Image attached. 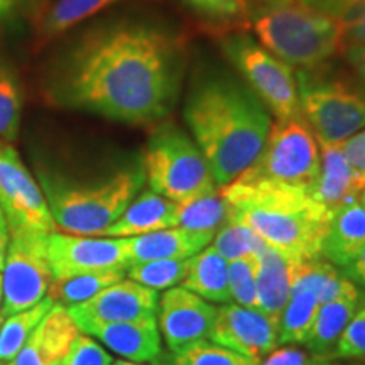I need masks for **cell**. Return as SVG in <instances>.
Wrapping results in <instances>:
<instances>
[{
    "label": "cell",
    "instance_id": "cell-1",
    "mask_svg": "<svg viewBox=\"0 0 365 365\" xmlns=\"http://www.w3.org/2000/svg\"><path fill=\"white\" fill-rule=\"evenodd\" d=\"M182 73L180 36L143 22H115L70 46L53 68L48 97L122 124H150L175 108Z\"/></svg>",
    "mask_w": 365,
    "mask_h": 365
},
{
    "label": "cell",
    "instance_id": "cell-2",
    "mask_svg": "<svg viewBox=\"0 0 365 365\" xmlns=\"http://www.w3.org/2000/svg\"><path fill=\"white\" fill-rule=\"evenodd\" d=\"M182 117L218 188L237 180L257 159L274 122L247 85L212 71L191 83Z\"/></svg>",
    "mask_w": 365,
    "mask_h": 365
},
{
    "label": "cell",
    "instance_id": "cell-3",
    "mask_svg": "<svg viewBox=\"0 0 365 365\" xmlns=\"http://www.w3.org/2000/svg\"><path fill=\"white\" fill-rule=\"evenodd\" d=\"M220 193L230 223L249 227L269 247L296 261L322 257L333 212L309 191L228 182Z\"/></svg>",
    "mask_w": 365,
    "mask_h": 365
},
{
    "label": "cell",
    "instance_id": "cell-4",
    "mask_svg": "<svg viewBox=\"0 0 365 365\" xmlns=\"http://www.w3.org/2000/svg\"><path fill=\"white\" fill-rule=\"evenodd\" d=\"M144 182L143 163L95 181H75L54 173H39V186L56 228L73 235H102L140 193Z\"/></svg>",
    "mask_w": 365,
    "mask_h": 365
},
{
    "label": "cell",
    "instance_id": "cell-5",
    "mask_svg": "<svg viewBox=\"0 0 365 365\" xmlns=\"http://www.w3.org/2000/svg\"><path fill=\"white\" fill-rule=\"evenodd\" d=\"M255 39L293 68H317L344 49L339 19L301 6H262L252 14Z\"/></svg>",
    "mask_w": 365,
    "mask_h": 365
},
{
    "label": "cell",
    "instance_id": "cell-6",
    "mask_svg": "<svg viewBox=\"0 0 365 365\" xmlns=\"http://www.w3.org/2000/svg\"><path fill=\"white\" fill-rule=\"evenodd\" d=\"M322 154L317 135L303 115L276 118L257 159L232 182L242 186L304 190L312 193Z\"/></svg>",
    "mask_w": 365,
    "mask_h": 365
},
{
    "label": "cell",
    "instance_id": "cell-7",
    "mask_svg": "<svg viewBox=\"0 0 365 365\" xmlns=\"http://www.w3.org/2000/svg\"><path fill=\"white\" fill-rule=\"evenodd\" d=\"M140 163L149 188L171 202L185 203L220 190L193 137L173 122L153 130Z\"/></svg>",
    "mask_w": 365,
    "mask_h": 365
},
{
    "label": "cell",
    "instance_id": "cell-8",
    "mask_svg": "<svg viewBox=\"0 0 365 365\" xmlns=\"http://www.w3.org/2000/svg\"><path fill=\"white\" fill-rule=\"evenodd\" d=\"M301 115L318 143L341 144L365 129V93L317 68L296 71Z\"/></svg>",
    "mask_w": 365,
    "mask_h": 365
},
{
    "label": "cell",
    "instance_id": "cell-9",
    "mask_svg": "<svg viewBox=\"0 0 365 365\" xmlns=\"http://www.w3.org/2000/svg\"><path fill=\"white\" fill-rule=\"evenodd\" d=\"M220 48L244 83L276 118L301 115L298 83L293 66L274 56L257 39L240 31L222 34Z\"/></svg>",
    "mask_w": 365,
    "mask_h": 365
},
{
    "label": "cell",
    "instance_id": "cell-10",
    "mask_svg": "<svg viewBox=\"0 0 365 365\" xmlns=\"http://www.w3.org/2000/svg\"><path fill=\"white\" fill-rule=\"evenodd\" d=\"M9 247L2 267V314L9 317L43 301L53 284L44 232H9Z\"/></svg>",
    "mask_w": 365,
    "mask_h": 365
},
{
    "label": "cell",
    "instance_id": "cell-11",
    "mask_svg": "<svg viewBox=\"0 0 365 365\" xmlns=\"http://www.w3.org/2000/svg\"><path fill=\"white\" fill-rule=\"evenodd\" d=\"M0 208L9 232L58 230L39 181L27 171L17 149L4 140H0Z\"/></svg>",
    "mask_w": 365,
    "mask_h": 365
},
{
    "label": "cell",
    "instance_id": "cell-12",
    "mask_svg": "<svg viewBox=\"0 0 365 365\" xmlns=\"http://www.w3.org/2000/svg\"><path fill=\"white\" fill-rule=\"evenodd\" d=\"M46 250L53 282L86 272L127 269V237H88L51 232L46 237Z\"/></svg>",
    "mask_w": 365,
    "mask_h": 365
},
{
    "label": "cell",
    "instance_id": "cell-13",
    "mask_svg": "<svg viewBox=\"0 0 365 365\" xmlns=\"http://www.w3.org/2000/svg\"><path fill=\"white\" fill-rule=\"evenodd\" d=\"M210 341L255 362L279 346L277 327L255 308L227 303L217 308Z\"/></svg>",
    "mask_w": 365,
    "mask_h": 365
},
{
    "label": "cell",
    "instance_id": "cell-14",
    "mask_svg": "<svg viewBox=\"0 0 365 365\" xmlns=\"http://www.w3.org/2000/svg\"><path fill=\"white\" fill-rule=\"evenodd\" d=\"M159 293L132 279H122L105 287L93 298L68 307L80 331L108 323L130 322L156 314Z\"/></svg>",
    "mask_w": 365,
    "mask_h": 365
},
{
    "label": "cell",
    "instance_id": "cell-15",
    "mask_svg": "<svg viewBox=\"0 0 365 365\" xmlns=\"http://www.w3.org/2000/svg\"><path fill=\"white\" fill-rule=\"evenodd\" d=\"M217 307L185 287H170L159 296L156 319L170 352L205 340L212 330Z\"/></svg>",
    "mask_w": 365,
    "mask_h": 365
},
{
    "label": "cell",
    "instance_id": "cell-16",
    "mask_svg": "<svg viewBox=\"0 0 365 365\" xmlns=\"http://www.w3.org/2000/svg\"><path fill=\"white\" fill-rule=\"evenodd\" d=\"M78 335L80 328L68 308L54 303L7 365H61Z\"/></svg>",
    "mask_w": 365,
    "mask_h": 365
},
{
    "label": "cell",
    "instance_id": "cell-17",
    "mask_svg": "<svg viewBox=\"0 0 365 365\" xmlns=\"http://www.w3.org/2000/svg\"><path fill=\"white\" fill-rule=\"evenodd\" d=\"M83 333L97 339L108 350L130 362L154 364L163 355V339L156 314L130 322L91 327Z\"/></svg>",
    "mask_w": 365,
    "mask_h": 365
},
{
    "label": "cell",
    "instance_id": "cell-18",
    "mask_svg": "<svg viewBox=\"0 0 365 365\" xmlns=\"http://www.w3.org/2000/svg\"><path fill=\"white\" fill-rule=\"evenodd\" d=\"M215 234L173 227L150 234L127 237L129 266L158 259H190L208 247Z\"/></svg>",
    "mask_w": 365,
    "mask_h": 365
},
{
    "label": "cell",
    "instance_id": "cell-19",
    "mask_svg": "<svg viewBox=\"0 0 365 365\" xmlns=\"http://www.w3.org/2000/svg\"><path fill=\"white\" fill-rule=\"evenodd\" d=\"M296 262V259L287 257L269 245L259 254L257 309L276 327L279 325L282 309L293 291Z\"/></svg>",
    "mask_w": 365,
    "mask_h": 365
},
{
    "label": "cell",
    "instance_id": "cell-20",
    "mask_svg": "<svg viewBox=\"0 0 365 365\" xmlns=\"http://www.w3.org/2000/svg\"><path fill=\"white\" fill-rule=\"evenodd\" d=\"M176 227V202L154 193L140 191L122 215L107 227L100 237H135Z\"/></svg>",
    "mask_w": 365,
    "mask_h": 365
},
{
    "label": "cell",
    "instance_id": "cell-21",
    "mask_svg": "<svg viewBox=\"0 0 365 365\" xmlns=\"http://www.w3.org/2000/svg\"><path fill=\"white\" fill-rule=\"evenodd\" d=\"M365 247V207L360 200L344 205L333 213L322 245V259L345 269Z\"/></svg>",
    "mask_w": 365,
    "mask_h": 365
},
{
    "label": "cell",
    "instance_id": "cell-22",
    "mask_svg": "<svg viewBox=\"0 0 365 365\" xmlns=\"http://www.w3.org/2000/svg\"><path fill=\"white\" fill-rule=\"evenodd\" d=\"M319 144L322 168L314 182L312 195L314 200L325 205L335 213L344 205L354 202L360 196V188L355 182L354 173L350 170L341 144Z\"/></svg>",
    "mask_w": 365,
    "mask_h": 365
},
{
    "label": "cell",
    "instance_id": "cell-23",
    "mask_svg": "<svg viewBox=\"0 0 365 365\" xmlns=\"http://www.w3.org/2000/svg\"><path fill=\"white\" fill-rule=\"evenodd\" d=\"M182 287L207 299L208 303H230L228 286V261L215 247L208 245L190 257Z\"/></svg>",
    "mask_w": 365,
    "mask_h": 365
},
{
    "label": "cell",
    "instance_id": "cell-24",
    "mask_svg": "<svg viewBox=\"0 0 365 365\" xmlns=\"http://www.w3.org/2000/svg\"><path fill=\"white\" fill-rule=\"evenodd\" d=\"M293 291H309L322 304L344 296L360 294L354 281H350L344 272L339 271V267L322 257L296 262Z\"/></svg>",
    "mask_w": 365,
    "mask_h": 365
},
{
    "label": "cell",
    "instance_id": "cell-25",
    "mask_svg": "<svg viewBox=\"0 0 365 365\" xmlns=\"http://www.w3.org/2000/svg\"><path fill=\"white\" fill-rule=\"evenodd\" d=\"M359 304L360 294L344 296V298L322 304L318 317L314 319L313 330L309 333L307 344H304L309 352L318 355V357H330L345 327L357 313Z\"/></svg>",
    "mask_w": 365,
    "mask_h": 365
},
{
    "label": "cell",
    "instance_id": "cell-26",
    "mask_svg": "<svg viewBox=\"0 0 365 365\" xmlns=\"http://www.w3.org/2000/svg\"><path fill=\"white\" fill-rule=\"evenodd\" d=\"M319 303L309 291H291L277 325L279 345H304L318 317Z\"/></svg>",
    "mask_w": 365,
    "mask_h": 365
},
{
    "label": "cell",
    "instance_id": "cell-27",
    "mask_svg": "<svg viewBox=\"0 0 365 365\" xmlns=\"http://www.w3.org/2000/svg\"><path fill=\"white\" fill-rule=\"evenodd\" d=\"M228 222V205L220 190L198 196L185 203H176V227L193 232L217 234Z\"/></svg>",
    "mask_w": 365,
    "mask_h": 365
},
{
    "label": "cell",
    "instance_id": "cell-28",
    "mask_svg": "<svg viewBox=\"0 0 365 365\" xmlns=\"http://www.w3.org/2000/svg\"><path fill=\"white\" fill-rule=\"evenodd\" d=\"M127 269H107V271L86 272L81 276L70 277V279L53 282L49 287L48 296L54 303H61L65 307L80 304L93 298L105 287L115 284V282L125 279Z\"/></svg>",
    "mask_w": 365,
    "mask_h": 365
},
{
    "label": "cell",
    "instance_id": "cell-29",
    "mask_svg": "<svg viewBox=\"0 0 365 365\" xmlns=\"http://www.w3.org/2000/svg\"><path fill=\"white\" fill-rule=\"evenodd\" d=\"M54 301L46 296L41 303L34 307L22 309L14 314H9L0 327V364H9L19 354L22 345L29 339L31 333L44 318V314L53 308Z\"/></svg>",
    "mask_w": 365,
    "mask_h": 365
},
{
    "label": "cell",
    "instance_id": "cell-30",
    "mask_svg": "<svg viewBox=\"0 0 365 365\" xmlns=\"http://www.w3.org/2000/svg\"><path fill=\"white\" fill-rule=\"evenodd\" d=\"M120 0H56L41 22L43 38H56L81 21L112 7Z\"/></svg>",
    "mask_w": 365,
    "mask_h": 365
},
{
    "label": "cell",
    "instance_id": "cell-31",
    "mask_svg": "<svg viewBox=\"0 0 365 365\" xmlns=\"http://www.w3.org/2000/svg\"><path fill=\"white\" fill-rule=\"evenodd\" d=\"M259 362L239 355L232 350L213 344L210 340H198L176 352L164 354L154 365H257Z\"/></svg>",
    "mask_w": 365,
    "mask_h": 365
},
{
    "label": "cell",
    "instance_id": "cell-32",
    "mask_svg": "<svg viewBox=\"0 0 365 365\" xmlns=\"http://www.w3.org/2000/svg\"><path fill=\"white\" fill-rule=\"evenodd\" d=\"M190 259H158L127 267V277L145 287L166 291L185 279Z\"/></svg>",
    "mask_w": 365,
    "mask_h": 365
},
{
    "label": "cell",
    "instance_id": "cell-33",
    "mask_svg": "<svg viewBox=\"0 0 365 365\" xmlns=\"http://www.w3.org/2000/svg\"><path fill=\"white\" fill-rule=\"evenodd\" d=\"M259 254L242 255L228 262V286L235 304L257 309Z\"/></svg>",
    "mask_w": 365,
    "mask_h": 365
},
{
    "label": "cell",
    "instance_id": "cell-34",
    "mask_svg": "<svg viewBox=\"0 0 365 365\" xmlns=\"http://www.w3.org/2000/svg\"><path fill=\"white\" fill-rule=\"evenodd\" d=\"M22 95L16 76L0 68V140L16 143L21 129Z\"/></svg>",
    "mask_w": 365,
    "mask_h": 365
},
{
    "label": "cell",
    "instance_id": "cell-35",
    "mask_svg": "<svg viewBox=\"0 0 365 365\" xmlns=\"http://www.w3.org/2000/svg\"><path fill=\"white\" fill-rule=\"evenodd\" d=\"M212 247H215L230 262L242 255L261 254L267 244L249 227L227 222L213 237Z\"/></svg>",
    "mask_w": 365,
    "mask_h": 365
},
{
    "label": "cell",
    "instance_id": "cell-36",
    "mask_svg": "<svg viewBox=\"0 0 365 365\" xmlns=\"http://www.w3.org/2000/svg\"><path fill=\"white\" fill-rule=\"evenodd\" d=\"M200 19L215 26L242 24L249 17V0H181Z\"/></svg>",
    "mask_w": 365,
    "mask_h": 365
},
{
    "label": "cell",
    "instance_id": "cell-37",
    "mask_svg": "<svg viewBox=\"0 0 365 365\" xmlns=\"http://www.w3.org/2000/svg\"><path fill=\"white\" fill-rule=\"evenodd\" d=\"M330 357L365 364V303L345 327Z\"/></svg>",
    "mask_w": 365,
    "mask_h": 365
},
{
    "label": "cell",
    "instance_id": "cell-38",
    "mask_svg": "<svg viewBox=\"0 0 365 365\" xmlns=\"http://www.w3.org/2000/svg\"><path fill=\"white\" fill-rule=\"evenodd\" d=\"M113 357L93 336L80 331L61 365H112Z\"/></svg>",
    "mask_w": 365,
    "mask_h": 365
},
{
    "label": "cell",
    "instance_id": "cell-39",
    "mask_svg": "<svg viewBox=\"0 0 365 365\" xmlns=\"http://www.w3.org/2000/svg\"><path fill=\"white\" fill-rule=\"evenodd\" d=\"M340 22L344 27V46L365 49V0H359Z\"/></svg>",
    "mask_w": 365,
    "mask_h": 365
},
{
    "label": "cell",
    "instance_id": "cell-40",
    "mask_svg": "<svg viewBox=\"0 0 365 365\" xmlns=\"http://www.w3.org/2000/svg\"><path fill=\"white\" fill-rule=\"evenodd\" d=\"M301 6L341 21L359 0H298Z\"/></svg>",
    "mask_w": 365,
    "mask_h": 365
},
{
    "label": "cell",
    "instance_id": "cell-41",
    "mask_svg": "<svg viewBox=\"0 0 365 365\" xmlns=\"http://www.w3.org/2000/svg\"><path fill=\"white\" fill-rule=\"evenodd\" d=\"M344 274L350 281H354L355 284L365 286V247L362 252L344 269Z\"/></svg>",
    "mask_w": 365,
    "mask_h": 365
},
{
    "label": "cell",
    "instance_id": "cell-42",
    "mask_svg": "<svg viewBox=\"0 0 365 365\" xmlns=\"http://www.w3.org/2000/svg\"><path fill=\"white\" fill-rule=\"evenodd\" d=\"M344 51L349 63L365 83V49L357 48V46H344Z\"/></svg>",
    "mask_w": 365,
    "mask_h": 365
},
{
    "label": "cell",
    "instance_id": "cell-43",
    "mask_svg": "<svg viewBox=\"0 0 365 365\" xmlns=\"http://www.w3.org/2000/svg\"><path fill=\"white\" fill-rule=\"evenodd\" d=\"M24 0H0V26L11 21L19 11Z\"/></svg>",
    "mask_w": 365,
    "mask_h": 365
},
{
    "label": "cell",
    "instance_id": "cell-44",
    "mask_svg": "<svg viewBox=\"0 0 365 365\" xmlns=\"http://www.w3.org/2000/svg\"><path fill=\"white\" fill-rule=\"evenodd\" d=\"M9 230L6 227H0V272H2L4 262H6V254L9 247Z\"/></svg>",
    "mask_w": 365,
    "mask_h": 365
},
{
    "label": "cell",
    "instance_id": "cell-45",
    "mask_svg": "<svg viewBox=\"0 0 365 365\" xmlns=\"http://www.w3.org/2000/svg\"><path fill=\"white\" fill-rule=\"evenodd\" d=\"M262 6H272V7H279V6H289V4L298 2V0H261Z\"/></svg>",
    "mask_w": 365,
    "mask_h": 365
},
{
    "label": "cell",
    "instance_id": "cell-46",
    "mask_svg": "<svg viewBox=\"0 0 365 365\" xmlns=\"http://www.w3.org/2000/svg\"><path fill=\"white\" fill-rule=\"evenodd\" d=\"M112 365H143V364L130 362V360H125V359H122V360H113Z\"/></svg>",
    "mask_w": 365,
    "mask_h": 365
},
{
    "label": "cell",
    "instance_id": "cell-47",
    "mask_svg": "<svg viewBox=\"0 0 365 365\" xmlns=\"http://www.w3.org/2000/svg\"><path fill=\"white\" fill-rule=\"evenodd\" d=\"M2 303H4V284H2V272H0V312H2Z\"/></svg>",
    "mask_w": 365,
    "mask_h": 365
},
{
    "label": "cell",
    "instance_id": "cell-48",
    "mask_svg": "<svg viewBox=\"0 0 365 365\" xmlns=\"http://www.w3.org/2000/svg\"><path fill=\"white\" fill-rule=\"evenodd\" d=\"M0 227H6V218H4V213H2V208H0Z\"/></svg>",
    "mask_w": 365,
    "mask_h": 365
},
{
    "label": "cell",
    "instance_id": "cell-49",
    "mask_svg": "<svg viewBox=\"0 0 365 365\" xmlns=\"http://www.w3.org/2000/svg\"><path fill=\"white\" fill-rule=\"evenodd\" d=\"M359 200H360V203H362L364 207H365V188H364L362 191H360V196H359Z\"/></svg>",
    "mask_w": 365,
    "mask_h": 365
},
{
    "label": "cell",
    "instance_id": "cell-50",
    "mask_svg": "<svg viewBox=\"0 0 365 365\" xmlns=\"http://www.w3.org/2000/svg\"><path fill=\"white\" fill-rule=\"evenodd\" d=\"M4 319H6V317H4V314H2V312H0V327H2Z\"/></svg>",
    "mask_w": 365,
    "mask_h": 365
},
{
    "label": "cell",
    "instance_id": "cell-51",
    "mask_svg": "<svg viewBox=\"0 0 365 365\" xmlns=\"http://www.w3.org/2000/svg\"><path fill=\"white\" fill-rule=\"evenodd\" d=\"M319 365H336V364H328V362H322ZM359 365H365V364H359Z\"/></svg>",
    "mask_w": 365,
    "mask_h": 365
},
{
    "label": "cell",
    "instance_id": "cell-52",
    "mask_svg": "<svg viewBox=\"0 0 365 365\" xmlns=\"http://www.w3.org/2000/svg\"><path fill=\"white\" fill-rule=\"evenodd\" d=\"M0 365H6V364H0Z\"/></svg>",
    "mask_w": 365,
    "mask_h": 365
}]
</instances>
